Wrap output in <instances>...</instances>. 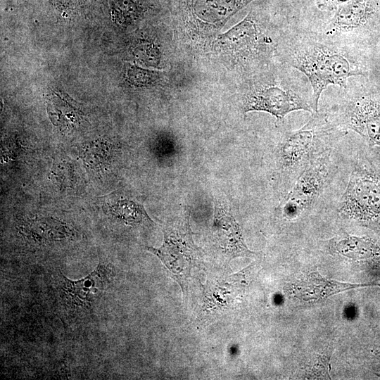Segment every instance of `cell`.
Segmentation results:
<instances>
[{
	"instance_id": "obj_1",
	"label": "cell",
	"mask_w": 380,
	"mask_h": 380,
	"mask_svg": "<svg viewBox=\"0 0 380 380\" xmlns=\"http://www.w3.org/2000/svg\"><path fill=\"white\" fill-rule=\"evenodd\" d=\"M291 66L308 77L312 89L315 112L321 94L329 85L347 87L353 76H366L365 68L350 54L314 39H300L291 46Z\"/></svg>"
},
{
	"instance_id": "obj_2",
	"label": "cell",
	"mask_w": 380,
	"mask_h": 380,
	"mask_svg": "<svg viewBox=\"0 0 380 380\" xmlns=\"http://www.w3.org/2000/svg\"><path fill=\"white\" fill-rule=\"evenodd\" d=\"M189 217L186 212L165 224L163 243L160 248L145 247L159 258L184 294L192 269L201 267L203 261V252L193 240Z\"/></svg>"
},
{
	"instance_id": "obj_3",
	"label": "cell",
	"mask_w": 380,
	"mask_h": 380,
	"mask_svg": "<svg viewBox=\"0 0 380 380\" xmlns=\"http://www.w3.org/2000/svg\"><path fill=\"white\" fill-rule=\"evenodd\" d=\"M338 211L348 219L365 224L380 223V170L372 162H358L349 177Z\"/></svg>"
},
{
	"instance_id": "obj_4",
	"label": "cell",
	"mask_w": 380,
	"mask_h": 380,
	"mask_svg": "<svg viewBox=\"0 0 380 380\" xmlns=\"http://www.w3.org/2000/svg\"><path fill=\"white\" fill-rule=\"evenodd\" d=\"M326 115L315 113L301 128L287 134L279 151L281 167L299 175L319 156L327 151L325 143L336 134Z\"/></svg>"
},
{
	"instance_id": "obj_5",
	"label": "cell",
	"mask_w": 380,
	"mask_h": 380,
	"mask_svg": "<svg viewBox=\"0 0 380 380\" xmlns=\"http://www.w3.org/2000/svg\"><path fill=\"white\" fill-rule=\"evenodd\" d=\"M337 125L380 147V84L368 83L353 93L336 111Z\"/></svg>"
},
{
	"instance_id": "obj_6",
	"label": "cell",
	"mask_w": 380,
	"mask_h": 380,
	"mask_svg": "<svg viewBox=\"0 0 380 380\" xmlns=\"http://www.w3.org/2000/svg\"><path fill=\"white\" fill-rule=\"evenodd\" d=\"M303 89L293 78L282 84L260 86L246 96L244 112L264 111L277 119L295 110L316 113L312 94L305 93Z\"/></svg>"
},
{
	"instance_id": "obj_7",
	"label": "cell",
	"mask_w": 380,
	"mask_h": 380,
	"mask_svg": "<svg viewBox=\"0 0 380 380\" xmlns=\"http://www.w3.org/2000/svg\"><path fill=\"white\" fill-rule=\"evenodd\" d=\"M330 163L329 153L325 151L298 175L281 205L284 216L295 217L313 205L326 186Z\"/></svg>"
},
{
	"instance_id": "obj_8",
	"label": "cell",
	"mask_w": 380,
	"mask_h": 380,
	"mask_svg": "<svg viewBox=\"0 0 380 380\" xmlns=\"http://www.w3.org/2000/svg\"><path fill=\"white\" fill-rule=\"evenodd\" d=\"M253 268L252 265L243 273L231 277L230 283L217 279L208 280L203 287L199 312L201 320L212 321L229 312L236 298L243 292L248 275Z\"/></svg>"
},
{
	"instance_id": "obj_9",
	"label": "cell",
	"mask_w": 380,
	"mask_h": 380,
	"mask_svg": "<svg viewBox=\"0 0 380 380\" xmlns=\"http://www.w3.org/2000/svg\"><path fill=\"white\" fill-rule=\"evenodd\" d=\"M212 236L217 251L227 261L236 257L251 258L257 255L245 244L241 227L229 208L219 200L215 201Z\"/></svg>"
},
{
	"instance_id": "obj_10",
	"label": "cell",
	"mask_w": 380,
	"mask_h": 380,
	"mask_svg": "<svg viewBox=\"0 0 380 380\" xmlns=\"http://www.w3.org/2000/svg\"><path fill=\"white\" fill-rule=\"evenodd\" d=\"M253 0H184L189 21L201 30L215 32Z\"/></svg>"
},
{
	"instance_id": "obj_11",
	"label": "cell",
	"mask_w": 380,
	"mask_h": 380,
	"mask_svg": "<svg viewBox=\"0 0 380 380\" xmlns=\"http://www.w3.org/2000/svg\"><path fill=\"white\" fill-rule=\"evenodd\" d=\"M109 276V270L99 264L94 272L82 279L72 281L62 277L61 296L70 307H88L103 291Z\"/></svg>"
},
{
	"instance_id": "obj_12",
	"label": "cell",
	"mask_w": 380,
	"mask_h": 380,
	"mask_svg": "<svg viewBox=\"0 0 380 380\" xmlns=\"http://www.w3.org/2000/svg\"><path fill=\"white\" fill-rule=\"evenodd\" d=\"M379 10L380 0H349L339 6L328 30L332 33L371 28L376 22Z\"/></svg>"
},
{
	"instance_id": "obj_13",
	"label": "cell",
	"mask_w": 380,
	"mask_h": 380,
	"mask_svg": "<svg viewBox=\"0 0 380 380\" xmlns=\"http://www.w3.org/2000/svg\"><path fill=\"white\" fill-rule=\"evenodd\" d=\"M259 30L251 15L219 37L222 49L239 56H247L256 48Z\"/></svg>"
},
{
	"instance_id": "obj_14",
	"label": "cell",
	"mask_w": 380,
	"mask_h": 380,
	"mask_svg": "<svg viewBox=\"0 0 380 380\" xmlns=\"http://www.w3.org/2000/svg\"><path fill=\"white\" fill-rule=\"evenodd\" d=\"M367 286L366 284H353L329 280L317 272L310 273L304 282L297 287V295L303 300H317L324 298L346 290Z\"/></svg>"
},
{
	"instance_id": "obj_15",
	"label": "cell",
	"mask_w": 380,
	"mask_h": 380,
	"mask_svg": "<svg viewBox=\"0 0 380 380\" xmlns=\"http://www.w3.org/2000/svg\"><path fill=\"white\" fill-rule=\"evenodd\" d=\"M107 208L117 220L128 225H139L152 222L146 211L139 204L127 199L109 200Z\"/></svg>"
},
{
	"instance_id": "obj_16",
	"label": "cell",
	"mask_w": 380,
	"mask_h": 380,
	"mask_svg": "<svg viewBox=\"0 0 380 380\" xmlns=\"http://www.w3.org/2000/svg\"><path fill=\"white\" fill-rule=\"evenodd\" d=\"M83 156L87 165L98 171L110 159V147L103 143L89 144L84 149Z\"/></svg>"
},
{
	"instance_id": "obj_17",
	"label": "cell",
	"mask_w": 380,
	"mask_h": 380,
	"mask_svg": "<svg viewBox=\"0 0 380 380\" xmlns=\"http://www.w3.org/2000/svg\"><path fill=\"white\" fill-rule=\"evenodd\" d=\"M110 12L115 21L124 23L136 18L138 8L133 0H111Z\"/></svg>"
},
{
	"instance_id": "obj_18",
	"label": "cell",
	"mask_w": 380,
	"mask_h": 380,
	"mask_svg": "<svg viewBox=\"0 0 380 380\" xmlns=\"http://www.w3.org/2000/svg\"><path fill=\"white\" fill-rule=\"evenodd\" d=\"M127 77L130 82L136 86L150 85L158 78L157 72L132 66L127 71Z\"/></svg>"
},
{
	"instance_id": "obj_19",
	"label": "cell",
	"mask_w": 380,
	"mask_h": 380,
	"mask_svg": "<svg viewBox=\"0 0 380 380\" xmlns=\"http://www.w3.org/2000/svg\"><path fill=\"white\" fill-rule=\"evenodd\" d=\"M53 177L65 187H70L75 177L73 167L67 161L61 160L54 165Z\"/></svg>"
},
{
	"instance_id": "obj_20",
	"label": "cell",
	"mask_w": 380,
	"mask_h": 380,
	"mask_svg": "<svg viewBox=\"0 0 380 380\" xmlns=\"http://www.w3.org/2000/svg\"><path fill=\"white\" fill-rule=\"evenodd\" d=\"M136 56L141 60L156 64L159 61V53L156 47L147 42H142L135 49Z\"/></svg>"
},
{
	"instance_id": "obj_21",
	"label": "cell",
	"mask_w": 380,
	"mask_h": 380,
	"mask_svg": "<svg viewBox=\"0 0 380 380\" xmlns=\"http://www.w3.org/2000/svg\"><path fill=\"white\" fill-rule=\"evenodd\" d=\"M319 7L333 8L347 2L349 0H316Z\"/></svg>"
},
{
	"instance_id": "obj_22",
	"label": "cell",
	"mask_w": 380,
	"mask_h": 380,
	"mask_svg": "<svg viewBox=\"0 0 380 380\" xmlns=\"http://www.w3.org/2000/svg\"><path fill=\"white\" fill-rule=\"evenodd\" d=\"M54 1L58 6L63 7V8L70 6V5L71 4L72 1V0H54Z\"/></svg>"
}]
</instances>
